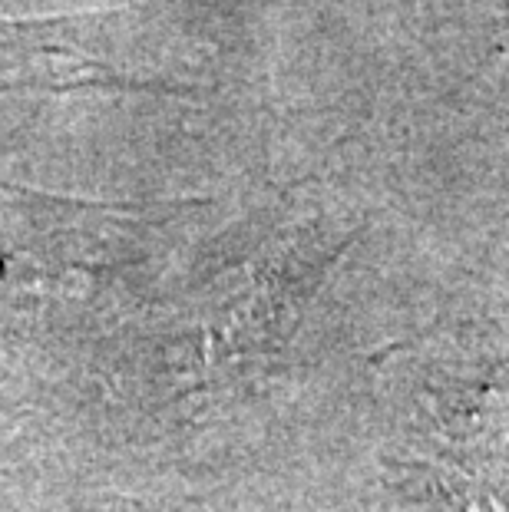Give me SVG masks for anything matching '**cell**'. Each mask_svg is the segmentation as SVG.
Here are the masks:
<instances>
[{
	"label": "cell",
	"mask_w": 509,
	"mask_h": 512,
	"mask_svg": "<svg viewBox=\"0 0 509 512\" xmlns=\"http://www.w3.org/2000/svg\"><path fill=\"white\" fill-rule=\"evenodd\" d=\"M90 60L57 27L0 20V106L20 96L60 93L90 73Z\"/></svg>",
	"instance_id": "6da1fadb"
}]
</instances>
